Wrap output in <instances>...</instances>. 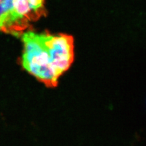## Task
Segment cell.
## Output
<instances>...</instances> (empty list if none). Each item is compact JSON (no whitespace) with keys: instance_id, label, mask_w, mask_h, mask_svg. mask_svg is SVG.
<instances>
[{"instance_id":"obj_1","label":"cell","mask_w":146,"mask_h":146,"mask_svg":"<svg viewBox=\"0 0 146 146\" xmlns=\"http://www.w3.org/2000/svg\"><path fill=\"white\" fill-rule=\"evenodd\" d=\"M22 65L47 87H56L58 79L74 60V40L64 34L25 33Z\"/></svg>"},{"instance_id":"obj_2","label":"cell","mask_w":146,"mask_h":146,"mask_svg":"<svg viewBox=\"0 0 146 146\" xmlns=\"http://www.w3.org/2000/svg\"><path fill=\"white\" fill-rule=\"evenodd\" d=\"M0 31L18 36L45 13V0H1Z\"/></svg>"}]
</instances>
